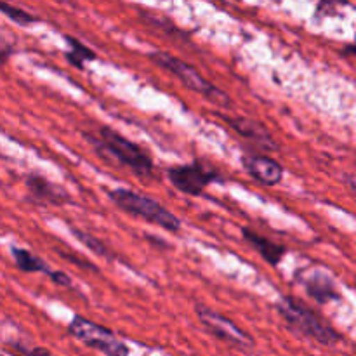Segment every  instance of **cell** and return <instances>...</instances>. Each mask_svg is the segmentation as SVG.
<instances>
[{
  "label": "cell",
  "mask_w": 356,
  "mask_h": 356,
  "mask_svg": "<svg viewBox=\"0 0 356 356\" xmlns=\"http://www.w3.org/2000/svg\"><path fill=\"white\" fill-rule=\"evenodd\" d=\"M72 233L75 235V238L79 240V242H82L87 249L92 250V252H96L97 256L104 257V259H113V254L110 252V249H108V247L104 245V242H101L97 236L83 232V229H76V228H72Z\"/></svg>",
  "instance_id": "obj_16"
},
{
  "label": "cell",
  "mask_w": 356,
  "mask_h": 356,
  "mask_svg": "<svg viewBox=\"0 0 356 356\" xmlns=\"http://www.w3.org/2000/svg\"><path fill=\"white\" fill-rule=\"evenodd\" d=\"M155 65H159L160 68L167 70L169 73H172L176 79H179L188 89L195 90V92L202 94L205 99H209L211 103L218 104L221 108H229L232 106V99H229L228 94L225 90H221L219 87H216L214 83L209 82L207 79L202 76V73L197 68H193L191 65H188L183 59L176 58V56L169 54V52L156 51L152 52L148 56Z\"/></svg>",
  "instance_id": "obj_4"
},
{
  "label": "cell",
  "mask_w": 356,
  "mask_h": 356,
  "mask_svg": "<svg viewBox=\"0 0 356 356\" xmlns=\"http://www.w3.org/2000/svg\"><path fill=\"white\" fill-rule=\"evenodd\" d=\"M275 308L291 329L312 337L323 346H336L341 341V334L322 315L292 296L282 298Z\"/></svg>",
  "instance_id": "obj_2"
},
{
  "label": "cell",
  "mask_w": 356,
  "mask_h": 356,
  "mask_svg": "<svg viewBox=\"0 0 356 356\" xmlns=\"http://www.w3.org/2000/svg\"><path fill=\"white\" fill-rule=\"evenodd\" d=\"M242 165L252 179L264 186H277L284 179V167L268 155H243Z\"/></svg>",
  "instance_id": "obj_9"
},
{
  "label": "cell",
  "mask_w": 356,
  "mask_h": 356,
  "mask_svg": "<svg viewBox=\"0 0 356 356\" xmlns=\"http://www.w3.org/2000/svg\"><path fill=\"white\" fill-rule=\"evenodd\" d=\"M49 278H51L56 285H59V287H70V285H72V278L66 273H63V271H52V273L49 275Z\"/></svg>",
  "instance_id": "obj_19"
},
{
  "label": "cell",
  "mask_w": 356,
  "mask_h": 356,
  "mask_svg": "<svg viewBox=\"0 0 356 356\" xmlns=\"http://www.w3.org/2000/svg\"><path fill=\"white\" fill-rule=\"evenodd\" d=\"M301 284L305 287L306 294L318 305H327V302L339 301L341 299L339 292L334 285V280L322 270H313L305 273V277L301 278Z\"/></svg>",
  "instance_id": "obj_11"
},
{
  "label": "cell",
  "mask_w": 356,
  "mask_h": 356,
  "mask_svg": "<svg viewBox=\"0 0 356 356\" xmlns=\"http://www.w3.org/2000/svg\"><path fill=\"white\" fill-rule=\"evenodd\" d=\"M68 334L72 337H75L76 341L86 344V346L103 353L104 356L131 355L127 344L122 343L120 339H117V336H115L110 329L99 325V323L90 322V320L83 318V316L80 315L73 316V320L68 325Z\"/></svg>",
  "instance_id": "obj_5"
},
{
  "label": "cell",
  "mask_w": 356,
  "mask_h": 356,
  "mask_svg": "<svg viewBox=\"0 0 356 356\" xmlns=\"http://www.w3.org/2000/svg\"><path fill=\"white\" fill-rule=\"evenodd\" d=\"M0 13L10 19L13 23L19 24V26H30V24L35 23H40V17L33 16V14L26 13V10L19 9V7L13 6V3H7V2H0Z\"/></svg>",
  "instance_id": "obj_15"
},
{
  "label": "cell",
  "mask_w": 356,
  "mask_h": 356,
  "mask_svg": "<svg viewBox=\"0 0 356 356\" xmlns=\"http://www.w3.org/2000/svg\"><path fill=\"white\" fill-rule=\"evenodd\" d=\"M83 138L94 146L97 155L104 156L108 153V160L118 162L120 165L131 169L136 176L149 177L153 172V160L146 155L145 149L132 143L131 139L124 138L117 131L110 129L108 125L99 129V138L83 132Z\"/></svg>",
  "instance_id": "obj_1"
},
{
  "label": "cell",
  "mask_w": 356,
  "mask_h": 356,
  "mask_svg": "<svg viewBox=\"0 0 356 356\" xmlns=\"http://www.w3.org/2000/svg\"><path fill=\"white\" fill-rule=\"evenodd\" d=\"M344 52H346V54H355L356 56V42L353 45H348V47H344Z\"/></svg>",
  "instance_id": "obj_22"
},
{
  "label": "cell",
  "mask_w": 356,
  "mask_h": 356,
  "mask_svg": "<svg viewBox=\"0 0 356 356\" xmlns=\"http://www.w3.org/2000/svg\"><path fill=\"white\" fill-rule=\"evenodd\" d=\"M14 52V44L7 40L2 33H0V65L9 61V58Z\"/></svg>",
  "instance_id": "obj_17"
},
{
  "label": "cell",
  "mask_w": 356,
  "mask_h": 356,
  "mask_svg": "<svg viewBox=\"0 0 356 356\" xmlns=\"http://www.w3.org/2000/svg\"><path fill=\"white\" fill-rule=\"evenodd\" d=\"M59 252V256L61 257H65L66 261H72L73 264H76V266H80V268H86V270H89V271H97V268L94 266V264H90L89 261H86V259H80V257H76V256H73V254H66V252H63V250H58Z\"/></svg>",
  "instance_id": "obj_18"
},
{
  "label": "cell",
  "mask_w": 356,
  "mask_h": 356,
  "mask_svg": "<svg viewBox=\"0 0 356 356\" xmlns=\"http://www.w3.org/2000/svg\"><path fill=\"white\" fill-rule=\"evenodd\" d=\"M346 183L356 191V176H346Z\"/></svg>",
  "instance_id": "obj_21"
},
{
  "label": "cell",
  "mask_w": 356,
  "mask_h": 356,
  "mask_svg": "<svg viewBox=\"0 0 356 356\" xmlns=\"http://www.w3.org/2000/svg\"><path fill=\"white\" fill-rule=\"evenodd\" d=\"M108 197H110V200L118 209H122L127 214H132L136 218H141L145 221L153 222V225L160 226V228L167 229V232L176 233L181 229L179 218L174 216L162 204H159L153 198L146 197V195L136 193V191L125 190V188H117V190H111L108 193Z\"/></svg>",
  "instance_id": "obj_3"
},
{
  "label": "cell",
  "mask_w": 356,
  "mask_h": 356,
  "mask_svg": "<svg viewBox=\"0 0 356 356\" xmlns=\"http://www.w3.org/2000/svg\"><path fill=\"white\" fill-rule=\"evenodd\" d=\"M24 184H26L28 193H30L28 197H30V200H33L35 204L66 205L72 202L68 190H65L61 184L52 183L47 177L40 176V174H28Z\"/></svg>",
  "instance_id": "obj_8"
},
{
  "label": "cell",
  "mask_w": 356,
  "mask_h": 356,
  "mask_svg": "<svg viewBox=\"0 0 356 356\" xmlns=\"http://www.w3.org/2000/svg\"><path fill=\"white\" fill-rule=\"evenodd\" d=\"M10 256H13L14 264H16L17 270L23 271V273H45V275L52 273L49 264L45 263L42 257L35 256L33 252L23 249V247H16V245L10 247Z\"/></svg>",
  "instance_id": "obj_13"
},
{
  "label": "cell",
  "mask_w": 356,
  "mask_h": 356,
  "mask_svg": "<svg viewBox=\"0 0 356 356\" xmlns=\"http://www.w3.org/2000/svg\"><path fill=\"white\" fill-rule=\"evenodd\" d=\"M195 312H197L198 318L204 323V327H207L216 337L233 344V346L254 348L252 336H250L249 332H245L243 329H240L235 322L226 318L225 315H221V313L214 312V309L202 305H198L197 308H195Z\"/></svg>",
  "instance_id": "obj_7"
},
{
  "label": "cell",
  "mask_w": 356,
  "mask_h": 356,
  "mask_svg": "<svg viewBox=\"0 0 356 356\" xmlns=\"http://www.w3.org/2000/svg\"><path fill=\"white\" fill-rule=\"evenodd\" d=\"M28 356H56L52 351H49L47 348H33V350L28 353Z\"/></svg>",
  "instance_id": "obj_20"
},
{
  "label": "cell",
  "mask_w": 356,
  "mask_h": 356,
  "mask_svg": "<svg viewBox=\"0 0 356 356\" xmlns=\"http://www.w3.org/2000/svg\"><path fill=\"white\" fill-rule=\"evenodd\" d=\"M242 236L247 243H250V245L259 252V256L263 257L268 264H271V266H278L280 261L284 259L285 254H287V247L280 245V243L259 235V233H256L250 228H243Z\"/></svg>",
  "instance_id": "obj_12"
},
{
  "label": "cell",
  "mask_w": 356,
  "mask_h": 356,
  "mask_svg": "<svg viewBox=\"0 0 356 356\" xmlns=\"http://www.w3.org/2000/svg\"><path fill=\"white\" fill-rule=\"evenodd\" d=\"M221 118L236 132V134H240L245 139H250V141H252L254 145L259 146V148L270 149V152L278 149V145L273 139V136H271V132L268 131L266 125L261 124V122L247 117H229V115H221Z\"/></svg>",
  "instance_id": "obj_10"
},
{
  "label": "cell",
  "mask_w": 356,
  "mask_h": 356,
  "mask_svg": "<svg viewBox=\"0 0 356 356\" xmlns=\"http://www.w3.org/2000/svg\"><path fill=\"white\" fill-rule=\"evenodd\" d=\"M167 177H169L170 184L181 193H186L190 197H200L209 184L219 179V174L211 167L193 162L186 163V165L170 167L167 170Z\"/></svg>",
  "instance_id": "obj_6"
},
{
  "label": "cell",
  "mask_w": 356,
  "mask_h": 356,
  "mask_svg": "<svg viewBox=\"0 0 356 356\" xmlns=\"http://www.w3.org/2000/svg\"><path fill=\"white\" fill-rule=\"evenodd\" d=\"M65 40L66 44L70 45V51L66 52V61H68L70 65L75 66V68L83 70L86 63L94 61V59H96V52H94L92 49L87 47L86 44H82L80 40L70 37V35H66Z\"/></svg>",
  "instance_id": "obj_14"
}]
</instances>
